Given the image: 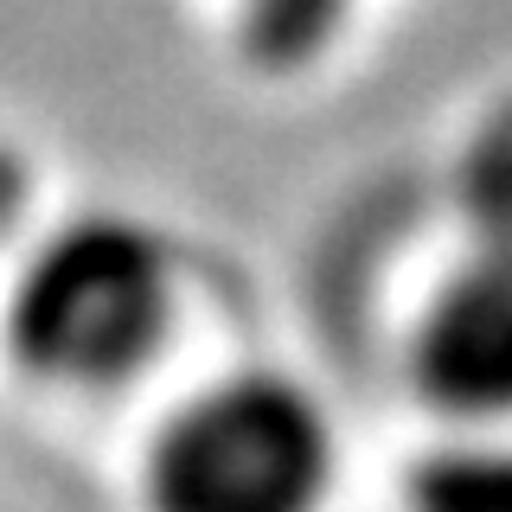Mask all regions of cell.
Wrapping results in <instances>:
<instances>
[{"label": "cell", "instance_id": "6da1fadb", "mask_svg": "<svg viewBox=\"0 0 512 512\" xmlns=\"http://www.w3.org/2000/svg\"><path fill=\"white\" fill-rule=\"evenodd\" d=\"M7 327L45 378L103 384L135 372L167 327V250L135 218L64 224L20 269Z\"/></svg>", "mask_w": 512, "mask_h": 512}, {"label": "cell", "instance_id": "7a4b0ae2", "mask_svg": "<svg viewBox=\"0 0 512 512\" xmlns=\"http://www.w3.org/2000/svg\"><path fill=\"white\" fill-rule=\"evenodd\" d=\"M320 410L282 378H224L160 429L154 512H314L327 487Z\"/></svg>", "mask_w": 512, "mask_h": 512}, {"label": "cell", "instance_id": "3957f363", "mask_svg": "<svg viewBox=\"0 0 512 512\" xmlns=\"http://www.w3.org/2000/svg\"><path fill=\"white\" fill-rule=\"evenodd\" d=\"M416 378L448 410H512V263L480 250L474 269L448 276L416 327Z\"/></svg>", "mask_w": 512, "mask_h": 512}, {"label": "cell", "instance_id": "277c9868", "mask_svg": "<svg viewBox=\"0 0 512 512\" xmlns=\"http://www.w3.org/2000/svg\"><path fill=\"white\" fill-rule=\"evenodd\" d=\"M461 205H468L480 250L512 263V96L474 128L461 154Z\"/></svg>", "mask_w": 512, "mask_h": 512}, {"label": "cell", "instance_id": "5b68a950", "mask_svg": "<svg viewBox=\"0 0 512 512\" xmlns=\"http://www.w3.org/2000/svg\"><path fill=\"white\" fill-rule=\"evenodd\" d=\"M416 512H512V448L461 442L416 468L410 487Z\"/></svg>", "mask_w": 512, "mask_h": 512}, {"label": "cell", "instance_id": "8992f818", "mask_svg": "<svg viewBox=\"0 0 512 512\" xmlns=\"http://www.w3.org/2000/svg\"><path fill=\"white\" fill-rule=\"evenodd\" d=\"M346 20V0H244V45L263 64H301Z\"/></svg>", "mask_w": 512, "mask_h": 512}, {"label": "cell", "instance_id": "52a82bcc", "mask_svg": "<svg viewBox=\"0 0 512 512\" xmlns=\"http://www.w3.org/2000/svg\"><path fill=\"white\" fill-rule=\"evenodd\" d=\"M20 205H26V167L0 148V237H7L13 218H20Z\"/></svg>", "mask_w": 512, "mask_h": 512}]
</instances>
